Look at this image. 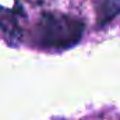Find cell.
Returning a JSON list of instances; mask_svg holds the SVG:
<instances>
[{
  "label": "cell",
  "mask_w": 120,
  "mask_h": 120,
  "mask_svg": "<svg viewBox=\"0 0 120 120\" xmlns=\"http://www.w3.org/2000/svg\"><path fill=\"white\" fill-rule=\"evenodd\" d=\"M85 25L78 18L59 13H42L35 28L34 38L38 46L45 49H68L75 46L82 35Z\"/></svg>",
  "instance_id": "1"
},
{
  "label": "cell",
  "mask_w": 120,
  "mask_h": 120,
  "mask_svg": "<svg viewBox=\"0 0 120 120\" xmlns=\"http://www.w3.org/2000/svg\"><path fill=\"white\" fill-rule=\"evenodd\" d=\"M20 17H25V14L18 1H15L13 8L0 4V28L4 32L7 41L11 43L20 42L22 36V31L20 27Z\"/></svg>",
  "instance_id": "2"
},
{
  "label": "cell",
  "mask_w": 120,
  "mask_h": 120,
  "mask_svg": "<svg viewBox=\"0 0 120 120\" xmlns=\"http://www.w3.org/2000/svg\"><path fill=\"white\" fill-rule=\"evenodd\" d=\"M96 25L105 27L120 14V0H95Z\"/></svg>",
  "instance_id": "3"
},
{
  "label": "cell",
  "mask_w": 120,
  "mask_h": 120,
  "mask_svg": "<svg viewBox=\"0 0 120 120\" xmlns=\"http://www.w3.org/2000/svg\"><path fill=\"white\" fill-rule=\"evenodd\" d=\"M32 4H48V3H52L53 0H27Z\"/></svg>",
  "instance_id": "4"
}]
</instances>
